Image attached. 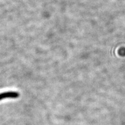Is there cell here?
Listing matches in <instances>:
<instances>
[{"mask_svg":"<svg viewBox=\"0 0 125 125\" xmlns=\"http://www.w3.org/2000/svg\"><path fill=\"white\" fill-rule=\"evenodd\" d=\"M19 96V93L16 92H7L0 94V100L7 98H16Z\"/></svg>","mask_w":125,"mask_h":125,"instance_id":"cell-1","label":"cell"}]
</instances>
